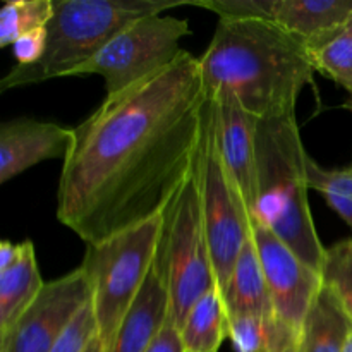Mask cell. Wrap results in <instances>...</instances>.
<instances>
[{"label":"cell","instance_id":"6da1fadb","mask_svg":"<svg viewBox=\"0 0 352 352\" xmlns=\"http://www.w3.org/2000/svg\"><path fill=\"white\" fill-rule=\"evenodd\" d=\"M199 58L107 95L74 129L57 188V219L86 246L160 215L189 174L206 105Z\"/></svg>","mask_w":352,"mask_h":352},{"label":"cell","instance_id":"7a4b0ae2","mask_svg":"<svg viewBox=\"0 0 352 352\" xmlns=\"http://www.w3.org/2000/svg\"><path fill=\"white\" fill-rule=\"evenodd\" d=\"M199 65L208 98L232 93L258 119L292 116L302 89L315 88L306 45L272 21L220 19Z\"/></svg>","mask_w":352,"mask_h":352},{"label":"cell","instance_id":"3957f363","mask_svg":"<svg viewBox=\"0 0 352 352\" xmlns=\"http://www.w3.org/2000/svg\"><path fill=\"white\" fill-rule=\"evenodd\" d=\"M258 203L261 223L306 265L322 274L325 251L308 203L306 158L296 113L260 119L256 133Z\"/></svg>","mask_w":352,"mask_h":352},{"label":"cell","instance_id":"277c9868","mask_svg":"<svg viewBox=\"0 0 352 352\" xmlns=\"http://www.w3.org/2000/svg\"><path fill=\"white\" fill-rule=\"evenodd\" d=\"M186 6L182 0H58L47 26V48L36 64L14 65L0 91L67 78L91 60L120 31L143 17Z\"/></svg>","mask_w":352,"mask_h":352},{"label":"cell","instance_id":"5b68a950","mask_svg":"<svg viewBox=\"0 0 352 352\" xmlns=\"http://www.w3.org/2000/svg\"><path fill=\"white\" fill-rule=\"evenodd\" d=\"M157 263L167 282L170 320L177 329L199 298L217 284L199 188V146L195 162L164 210Z\"/></svg>","mask_w":352,"mask_h":352},{"label":"cell","instance_id":"8992f818","mask_svg":"<svg viewBox=\"0 0 352 352\" xmlns=\"http://www.w3.org/2000/svg\"><path fill=\"white\" fill-rule=\"evenodd\" d=\"M162 226L164 212L102 243L86 246L81 267L91 285V306L105 349L146 282L157 258Z\"/></svg>","mask_w":352,"mask_h":352},{"label":"cell","instance_id":"52a82bcc","mask_svg":"<svg viewBox=\"0 0 352 352\" xmlns=\"http://www.w3.org/2000/svg\"><path fill=\"white\" fill-rule=\"evenodd\" d=\"M199 188L210 254L220 291L226 287L234 263L251 236V222L243 198L227 172L217 140V110L206 100L199 140Z\"/></svg>","mask_w":352,"mask_h":352},{"label":"cell","instance_id":"ba28073f","mask_svg":"<svg viewBox=\"0 0 352 352\" xmlns=\"http://www.w3.org/2000/svg\"><path fill=\"white\" fill-rule=\"evenodd\" d=\"M188 34V19L165 14L143 17L120 31L71 76H102L107 95H117L168 67L181 55V40Z\"/></svg>","mask_w":352,"mask_h":352},{"label":"cell","instance_id":"9c48e42d","mask_svg":"<svg viewBox=\"0 0 352 352\" xmlns=\"http://www.w3.org/2000/svg\"><path fill=\"white\" fill-rule=\"evenodd\" d=\"M89 302L91 285L82 267L45 282L12 332L0 340V352H50Z\"/></svg>","mask_w":352,"mask_h":352},{"label":"cell","instance_id":"30bf717a","mask_svg":"<svg viewBox=\"0 0 352 352\" xmlns=\"http://www.w3.org/2000/svg\"><path fill=\"white\" fill-rule=\"evenodd\" d=\"M250 222L275 313L301 336L309 308L323 287L322 274L306 265L260 220Z\"/></svg>","mask_w":352,"mask_h":352},{"label":"cell","instance_id":"8fae6325","mask_svg":"<svg viewBox=\"0 0 352 352\" xmlns=\"http://www.w3.org/2000/svg\"><path fill=\"white\" fill-rule=\"evenodd\" d=\"M217 110V140L230 179L236 184L250 219L256 215L258 153L256 133L260 119L248 112L229 91L212 96Z\"/></svg>","mask_w":352,"mask_h":352},{"label":"cell","instance_id":"7c38bea8","mask_svg":"<svg viewBox=\"0 0 352 352\" xmlns=\"http://www.w3.org/2000/svg\"><path fill=\"white\" fill-rule=\"evenodd\" d=\"M74 129L36 119H14L0 127V182H9L45 160H65Z\"/></svg>","mask_w":352,"mask_h":352},{"label":"cell","instance_id":"4fadbf2b","mask_svg":"<svg viewBox=\"0 0 352 352\" xmlns=\"http://www.w3.org/2000/svg\"><path fill=\"white\" fill-rule=\"evenodd\" d=\"M170 316V298L160 267L155 263L133 306L105 352H146Z\"/></svg>","mask_w":352,"mask_h":352},{"label":"cell","instance_id":"5bb4252c","mask_svg":"<svg viewBox=\"0 0 352 352\" xmlns=\"http://www.w3.org/2000/svg\"><path fill=\"white\" fill-rule=\"evenodd\" d=\"M352 0H275L272 23L305 45L347 26Z\"/></svg>","mask_w":352,"mask_h":352},{"label":"cell","instance_id":"9a60e30c","mask_svg":"<svg viewBox=\"0 0 352 352\" xmlns=\"http://www.w3.org/2000/svg\"><path fill=\"white\" fill-rule=\"evenodd\" d=\"M222 296L229 316L277 315L253 236L244 243L229 280L222 289Z\"/></svg>","mask_w":352,"mask_h":352},{"label":"cell","instance_id":"2e32d148","mask_svg":"<svg viewBox=\"0 0 352 352\" xmlns=\"http://www.w3.org/2000/svg\"><path fill=\"white\" fill-rule=\"evenodd\" d=\"M31 241L21 243L16 263L0 272V340L6 339L43 289Z\"/></svg>","mask_w":352,"mask_h":352},{"label":"cell","instance_id":"e0dca14e","mask_svg":"<svg viewBox=\"0 0 352 352\" xmlns=\"http://www.w3.org/2000/svg\"><path fill=\"white\" fill-rule=\"evenodd\" d=\"M351 333V315L323 284L302 325L299 352H344Z\"/></svg>","mask_w":352,"mask_h":352},{"label":"cell","instance_id":"ac0fdd59","mask_svg":"<svg viewBox=\"0 0 352 352\" xmlns=\"http://www.w3.org/2000/svg\"><path fill=\"white\" fill-rule=\"evenodd\" d=\"M186 352H219L229 339V313L219 285L198 299L179 329Z\"/></svg>","mask_w":352,"mask_h":352},{"label":"cell","instance_id":"d6986e66","mask_svg":"<svg viewBox=\"0 0 352 352\" xmlns=\"http://www.w3.org/2000/svg\"><path fill=\"white\" fill-rule=\"evenodd\" d=\"M229 340L236 352H299L301 336L277 315L229 316Z\"/></svg>","mask_w":352,"mask_h":352},{"label":"cell","instance_id":"ffe728a7","mask_svg":"<svg viewBox=\"0 0 352 352\" xmlns=\"http://www.w3.org/2000/svg\"><path fill=\"white\" fill-rule=\"evenodd\" d=\"M316 72L336 81L352 100V19L347 26L306 45Z\"/></svg>","mask_w":352,"mask_h":352},{"label":"cell","instance_id":"44dd1931","mask_svg":"<svg viewBox=\"0 0 352 352\" xmlns=\"http://www.w3.org/2000/svg\"><path fill=\"white\" fill-rule=\"evenodd\" d=\"M54 12V0H7L0 9V47L14 45L24 34L47 28Z\"/></svg>","mask_w":352,"mask_h":352},{"label":"cell","instance_id":"7402d4cb","mask_svg":"<svg viewBox=\"0 0 352 352\" xmlns=\"http://www.w3.org/2000/svg\"><path fill=\"white\" fill-rule=\"evenodd\" d=\"M306 181L308 188L320 192L352 230V165L349 168H323L308 155Z\"/></svg>","mask_w":352,"mask_h":352},{"label":"cell","instance_id":"603a6c76","mask_svg":"<svg viewBox=\"0 0 352 352\" xmlns=\"http://www.w3.org/2000/svg\"><path fill=\"white\" fill-rule=\"evenodd\" d=\"M322 278L352 318V239H344L327 248Z\"/></svg>","mask_w":352,"mask_h":352},{"label":"cell","instance_id":"cb8c5ba5","mask_svg":"<svg viewBox=\"0 0 352 352\" xmlns=\"http://www.w3.org/2000/svg\"><path fill=\"white\" fill-rule=\"evenodd\" d=\"M275 0H191L189 6L203 7L226 21H272Z\"/></svg>","mask_w":352,"mask_h":352},{"label":"cell","instance_id":"d4e9b609","mask_svg":"<svg viewBox=\"0 0 352 352\" xmlns=\"http://www.w3.org/2000/svg\"><path fill=\"white\" fill-rule=\"evenodd\" d=\"M95 337H98V325H96L93 306L89 302L76 316L74 322L69 325V329L50 352H85Z\"/></svg>","mask_w":352,"mask_h":352},{"label":"cell","instance_id":"484cf974","mask_svg":"<svg viewBox=\"0 0 352 352\" xmlns=\"http://www.w3.org/2000/svg\"><path fill=\"white\" fill-rule=\"evenodd\" d=\"M47 28H40L31 33L21 36L16 43L12 45L14 57H16L17 65H31L36 64L45 54L47 48Z\"/></svg>","mask_w":352,"mask_h":352},{"label":"cell","instance_id":"4316f807","mask_svg":"<svg viewBox=\"0 0 352 352\" xmlns=\"http://www.w3.org/2000/svg\"><path fill=\"white\" fill-rule=\"evenodd\" d=\"M146 352H186L181 333H179L175 323L170 320V316H168L165 327L158 333L157 339L153 340V344L148 347Z\"/></svg>","mask_w":352,"mask_h":352},{"label":"cell","instance_id":"83f0119b","mask_svg":"<svg viewBox=\"0 0 352 352\" xmlns=\"http://www.w3.org/2000/svg\"><path fill=\"white\" fill-rule=\"evenodd\" d=\"M21 254V243L14 244L10 241H3L0 244V272L7 270V268L12 267L17 261Z\"/></svg>","mask_w":352,"mask_h":352},{"label":"cell","instance_id":"f1b7e54d","mask_svg":"<svg viewBox=\"0 0 352 352\" xmlns=\"http://www.w3.org/2000/svg\"><path fill=\"white\" fill-rule=\"evenodd\" d=\"M85 352H105V347H103L102 340H100V337H95V339L89 342V346L86 347Z\"/></svg>","mask_w":352,"mask_h":352},{"label":"cell","instance_id":"f546056e","mask_svg":"<svg viewBox=\"0 0 352 352\" xmlns=\"http://www.w3.org/2000/svg\"><path fill=\"white\" fill-rule=\"evenodd\" d=\"M344 352H352V333H351L349 340H347V344H346V349H344Z\"/></svg>","mask_w":352,"mask_h":352},{"label":"cell","instance_id":"4dcf8cb0","mask_svg":"<svg viewBox=\"0 0 352 352\" xmlns=\"http://www.w3.org/2000/svg\"><path fill=\"white\" fill-rule=\"evenodd\" d=\"M347 107H349V109L352 110V100H349V103H347Z\"/></svg>","mask_w":352,"mask_h":352}]
</instances>
